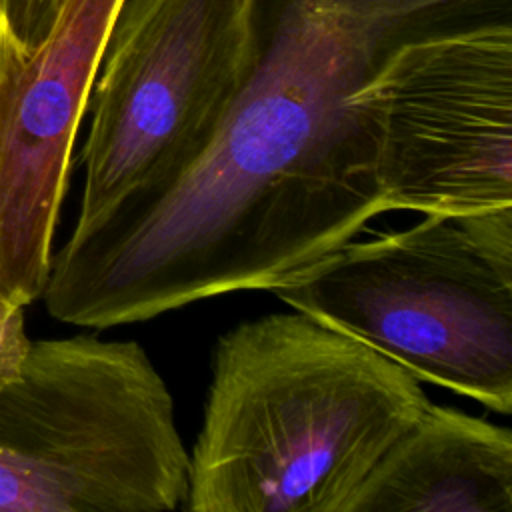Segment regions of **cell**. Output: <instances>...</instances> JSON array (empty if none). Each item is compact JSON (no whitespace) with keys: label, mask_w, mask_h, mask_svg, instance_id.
<instances>
[{"label":"cell","mask_w":512,"mask_h":512,"mask_svg":"<svg viewBox=\"0 0 512 512\" xmlns=\"http://www.w3.org/2000/svg\"><path fill=\"white\" fill-rule=\"evenodd\" d=\"M210 368L188 512H346L430 404L406 368L298 310L230 328Z\"/></svg>","instance_id":"2"},{"label":"cell","mask_w":512,"mask_h":512,"mask_svg":"<svg viewBox=\"0 0 512 512\" xmlns=\"http://www.w3.org/2000/svg\"><path fill=\"white\" fill-rule=\"evenodd\" d=\"M124 0H62L28 54L0 42V300L42 296L74 138Z\"/></svg>","instance_id":"7"},{"label":"cell","mask_w":512,"mask_h":512,"mask_svg":"<svg viewBox=\"0 0 512 512\" xmlns=\"http://www.w3.org/2000/svg\"><path fill=\"white\" fill-rule=\"evenodd\" d=\"M186 492L174 400L138 342L32 340L0 388V512H172Z\"/></svg>","instance_id":"4"},{"label":"cell","mask_w":512,"mask_h":512,"mask_svg":"<svg viewBox=\"0 0 512 512\" xmlns=\"http://www.w3.org/2000/svg\"><path fill=\"white\" fill-rule=\"evenodd\" d=\"M252 0H124L90 92L74 228L162 190L210 144L246 82Z\"/></svg>","instance_id":"5"},{"label":"cell","mask_w":512,"mask_h":512,"mask_svg":"<svg viewBox=\"0 0 512 512\" xmlns=\"http://www.w3.org/2000/svg\"><path fill=\"white\" fill-rule=\"evenodd\" d=\"M24 308L0 300V388L12 384L24 368L32 340L26 336Z\"/></svg>","instance_id":"10"},{"label":"cell","mask_w":512,"mask_h":512,"mask_svg":"<svg viewBox=\"0 0 512 512\" xmlns=\"http://www.w3.org/2000/svg\"><path fill=\"white\" fill-rule=\"evenodd\" d=\"M346 512H512V434L430 402Z\"/></svg>","instance_id":"8"},{"label":"cell","mask_w":512,"mask_h":512,"mask_svg":"<svg viewBox=\"0 0 512 512\" xmlns=\"http://www.w3.org/2000/svg\"><path fill=\"white\" fill-rule=\"evenodd\" d=\"M62 0H0V42L32 52L50 32Z\"/></svg>","instance_id":"9"},{"label":"cell","mask_w":512,"mask_h":512,"mask_svg":"<svg viewBox=\"0 0 512 512\" xmlns=\"http://www.w3.org/2000/svg\"><path fill=\"white\" fill-rule=\"evenodd\" d=\"M272 292L418 380L512 412V206L352 238Z\"/></svg>","instance_id":"3"},{"label":"cell","mask_w":512,"mask_h":512,"mask_svg":"<svg viewBox=\"0 0 512 512\" xmlns=\"http://www.w3.org/2000/svg\"><path fill=\"white\" fill-rule=\"evenodd\" d=\"M362 100L386 210L512 206V20L406 44Z\"/></svg>","instance_id":"6"},{"label":"cell","mask_w":512,"mask_h":512,"mask_svg":"<svg viewBox=\"0 0 512 512\" xmlns=\"http://www.w3.org/2000/svg\"><path fill=\"white\" fill-rule=\"evenodd\" d=\"M456 0H252V62L206 150L168 186L74 228L42 290L112 328L294 280L388 212L362 88Z\"/></svg>","instance_id":"1"}]
</instances>
